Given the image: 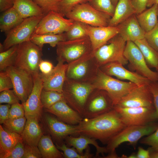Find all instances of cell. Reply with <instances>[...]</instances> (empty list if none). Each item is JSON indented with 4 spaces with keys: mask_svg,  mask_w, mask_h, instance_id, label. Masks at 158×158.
Here are the masks:
<instances>
[{
    "mask_svg": "<svg viewBox=\"0 0 158 158\" xmlns=\"http://www.w3.org/2000/svg\"><path fill=\"white\" fill-rule=\"evenodd\" d=\"M126 126L114 109L109 112L91 118H83L77 125L78 135H83L107 144L116 134Z\"/></svg>",
    "mask_w": 158,
    "mask_h": 158,
    "instance_id": "6da1fadb",
    "label": "cell"
},
{
    "mask_svg": "<svg viewBox=\"0 0 158 158\" xmlns=\"http://www.w3.org/2000/svg\"><path fill=\"white\" fill-rule=\"evenodd\" d=\"M68 64L66 78L81 82L91 83L99 68L93 51Z\"/></svg>",
    "mask_w": 158,
    "mask_h": 158,
    "instance_id": "7a4b0ae2",
    "label": "cell"
},
{
    "mask_svg": "<svg viewBox=\"0 0 158 158\" xmlns=\"http://www.w3.org/2000/svg\"><path fill=\"white\" fill-rule=\"evenodd\" d=\"M95 88L91 83L78 82L66 78L62 93L68 104L83 117L87 100Z\"/></svg>",
    "mask_w": 158,
    "mask_h": 158,
    "instance_id": "3957f363",
    "label": "cell"
},
{
    "mask_svg": "<svg viewBox=\"0 0 158 158\" xmlns=\"http://www.w3.org/2000/svg\"><path fill=\"white\" fill-rule=\"evenodd\" d=\"M91 83L95 88L106 91L111 99L114 106L137 86L131 82H124L114 78L104 73L99 68Z\"/></svg>",
    "mask_w": 158,
    "mask_h": 158,
    "instance_id": "277c9868",
    "label": "cell"
},
{
    "mask_svg": "<svg viewBox=\"0 0 158 158\" xmlns=\"http://www.w3.org/2000/svg\"><path fill=\"white\" fill-rule=\"evenodd\" d=\"M158 127V123L155 121L145 125L126 126L114 136L107 144L106 147L107 152H115L119 145L125 142L135 145L141 138L152 134Z\"/></svg>",
    "mask_w": 158,
    "mask_h": 158,
    "instance_id": "5b68a950",
    "label": "cell"
},
{
    "mask_svg": "<svg viewBox=\"0 0 158 158\" xmlns=\"http://www.w3.org/2000/svg\"><path fill=\"white\" fill-rule=\"evenodd\" d=\"M42 49L30 40L19 44L14 66L22 68L33 76L39 73Z\"/></svg>",
    "mask_w": 158,
    "mask_h": 158,
    "instance_id": "8992f818",
    "label": "cell"
},
{
    "mask_svg": "<svg viewBox=\"0 0 158 158\" xmlns=\"http://www.w3.org/2000/svg\"><path fill=\"white\" fill-rule=\"evenodd\" d=\"M126 42L118 34L94 51L95 56L99 67L107 63L114 62L123 66L128 61L123 53Z\"/></svg>",
    "mask_w": 158,
    "mask_h": 158,
    "instance_id": "52a82bcc",
    "label": "cell"
},
{
    "mask_svg": "<svg viewBox=\"0 0 158 158\" xmlns=\"http://www.w3.org/2000/svg\"><path fill=\"white\" fill-rule=\"evenodd\" d=\"M56 47L57 60L67 63L93 51L88 37L63 41L59 43Z\"/></svg>",
    "mask_w": 158,
    "mask_h": 158,
    "instance_id": "ba28073f",
    "label": "cell"
},
{
    "mask_svg": "<svg viewBox=\"0 0 158 158\" xmlns=\"http://www.w3.org/2000/svg\"><path fill=\"white\" fill-rule=\"evenodd\" d=\"M66 17L94 26H108L111 18L109 15L96 9L88 2L77 5Z\"/></svg>",
    "mask_w": 158,
    "mask_h": 158,
    "instance_id": "9c48e42d",
    "label": "cell"
},
{
    "mask_svg": "<svg viewBox=\"0 0 158 158\" xmlns=\"http://www.w3.org/2000/svg\"><path fill=\"white\" fill-rule=\"evenodd\" d=\"M114 105L105 91L95 88L85 103L83 117L91 118L108 113L114 109Z\"/></svg>",
    "mask_w": 158,
    "mask_h": 158,
    "instance_id": "30bf717a",
    "label": "cell"
},
{
    "mask_svg": "<svg viewBox=\"0 0 158 158\" xmlns=\"http://www.w3.org/2000/svg\"><path fill=\"white\" fill-rule=\"evenodd\" d=\"M114 109L126 126L145 125L157 120L154 106L132 108L114 106Z\"/></svg>",
    "mask_w": 158,
    "mask_h": 158,
    "instance_id": "8fae6325",
    "label": "cell"
},
{
    "mask_svg": "<svg viewBox=\"0 0 158 158\" xmlns=\"http://www.w3.org/2000/svg\"><path fill=\"white\" fill-rule=\"evenodd\" d=\"M44 16L25 18L19 24L8 32L3 44L4 50L14 45L30 40L36 26Z\"/></svg>",
    "mask_w": 158,
    "mask_h": 158,
    "instance_id": "7c38bea8",
    "label": "cell"
},
{
    "mask_svg": "<svg viewBox=\"0 0 158 158\" xmlns=\"http://www.w3.org/2000/svg\"><path fill=\"white\" fill-rule=\"evenodd\" d=\"M64 17L59 13L53 11L49 12L42 18L32 35L49 33L57 34L67 32L74 20Z\"/></svg>",
    "mask_w": 158,
    "mask_h": 158,
    "instance_id": "4fadbf2b",
    "label": "cell"
},
{
    "mask_svg": "<svg viewBox=\"0 0 158 158\" xmlns=\"http://www.w3.org/2000/svg\"><path fill=\"white\" fill-rule=\"evenodd\" d=\"M123 55L130 68L151 82L158 81L157 72L150 69L141 51L134 42H126Z\"/></svg>",
    "mask_w": 158,
    "mask_h": 158,
    "instance_id": "5bb4252c",
    "label": "cell"
},
{
    "mask_svg": "<svg viewBox=\"0 0 158 158\" xmlns=\"http://www.w3.org/2000/svg\"><path fill=\"white\" fill-rule=\"evenodd\" d=\"M5 71L11 79L13 90L15 93L21 103L25 102L33 89V76L26 71L15 66L7 68Z\"/></svg>",
    "mask_w": 158,
    "mask_h": 158,
    "instance_id": "9a60e30c",
    "label": "cell"
},
{
    "mask_svg": "<svg viewBox=\"0 0 158 158\" xmlns=\"http://www.w3.org/2000/svg\"><path fill=\"white\" fill-rule=\"evenodd\" d=\"M149 84L137 86L114 106L126 108L154 106Z\"/></svg>",
    "mask_w": 158,
    "mask_h": 158,
    "instance_id": "2e32d148",
    "label": "cell"
},
{
    "mask_svg": "<svg viewBox=\"0 0 158 158\" xmlns=\"http://www.w3.org/2000/svg\"><path fill=\"white\" fill-rule=\"evenodd\" d=\"M33 77L34 84L32 91L26 101L21 104L27 119L33 118L39 120L41 117L43 108L41 95L43 88V82L40 73Z\"/></svg>",
    "mask_w": 158,
    "mask_h": 158,
    "instance_id": "e0dca14e",
    "label": "cell"
},
{
    "mask_svg": "<svg viewBox=\"0 0 158 158\" xmlns=\"http://www.w3.org/2000/svg\"><path fill=\"white\" fill-rule=\"evenodd\" d=\"M123 66L119 62H114L103 65L99 68L109 75L115 76L119 79L128 80L137 86L148 84L151 82L138 73L127 69Z\"/></svg>",
    "mask_w": 158,
    "mask_h": 158,
    "instance_id": "ac0fdd59",
    "label": "cell"
},
{
    "mask_svg": "<svg viewBox=\"0 0 158 158\" xmlns=\"http://www.w3.org/2000/svg\"><path fill=\"white\" fill-rule=\"evenodd\" d=\"M57 61V64L49 73L44 75L40 73L44 89L62 93L68 64L60 60Z\"/></svg>",
    "mask_w": 158,
    "mask_h": 158,
    "instance_id": "d6986e66",
    "label": "cell"
},
{
    "mask_svg": "<svg viewBox=\"0 0 158 158\" xmlns=\"http://www.w3.org/2000/svg\"><path fill=\"white\" fill-rule=\"evenodd\" d=\"M85 25L87 36L90 41L94 51L118 34V29L116 26H94L85 24Z\"/></svg>",
    "mask_w": 158,
    "mask_h": 158,
    "instance_id": "ffe728a7",
    "label": "cell"
},
{
    "mask_svg": "<svg viewBox=\"0 0 158 158\" xmlns=\"http://www.w3.org/2000/svg\"><path fill=\"white\" fill-rule=\"evenodd\" d=\"M44 118L49 132L56 141H62L69 135H78L77 125L68 124L47 114L45 115Z\"/></svg>",
    "mask_w": 158,
    "mask_h": 158,
    "instance_id": "44dd1931",
    "label": "cell"
},
{
    "mask_svg": "<svg viewBox=\"0 0 158 158\" xmlns=\"http://www.w3.org/2000/svg\"><path fill=\"white\" fill-rule=\"evenodd\" d=\"M45 110L69 125H77L83 118L78 112L68 104L64 99L59 101Z\"/></svg>",
    "mask_w": 158,
    "mask_h": 158,
    "instance_id": "7402d4cb",
    "label": "cell"
},
{
    "mask_svg": "<svg viewBox=\"0 0 158 158\" xmlns=\"http://www.w3.org/2000/svg\"><path fill=\"white\" fill-rule=\"evenodd\" d=\"M118 34L126 42H134L145 38V32L140 25L136 14H134L116 26Z\"/></svg>",
    "mask_w": 158,
    "mask_h": 158,
    "instance_id": "603a6c76",
    "label": "cell"
},
{
    "mask_svg": "<svg viewBox=\"0 0 158 158\" xmlns=\"http://www.w3.org/2000/svg\"><path fill=\"white\" fill-rule=\"evenodd\" d=\"M79 135L78 137L72 135L67 136L65 139L66 145L68 147H74L80 154H84L83 150H85L90 144L93 145L96 149L95 157H99V154H101L103 157H104V153H108L106 147L99 146L96 139L84 135Z\"/></svg>",
    "mask_w": 158,
    "mask_h": 158,
    "instance_id": "cb8c5ba5",
    "label": "cell"
},
{
    "mask_svg": "<svg viewBox=\"0 0 158 158\" xmlns=\"http://www.w3.org/2000/svg\"><path fill=\"white\" fill-rule=\"evenodd\" d=\"M136 13L130 0H118L115 7L114 14L110 20L108 26L116 27Z\"/></svg>",
    "mask_w": 158,
    "mask_h": 158,
    "instance_id": "d4e9b609",
    "label": "cell"
},
{
    "mask_svg": "<svg viewBox=\"0 0 158 158\" xmlns=\"http://www.w3.org/2000/svg\"><path fill=\"white\" fill-rule=\"evenodd\" d=\"M38 121L35 119H27L24 129L21 135L25 144L37 146L43 135Z\"/></svg>",
    "mask_w": 158,
    "mask_h": 158,
    "instance_id": "484cf974",
    "label": "cell"
},
{
    "mask_svg": "<svg viewBox=\"0 0 158 158\" xmlns=\"http://www.w3.org/2000/svg\"><path fill=\"white\" fill-rule=\"evenodd\" d=\"M13 7L24 19L44 16L42 8L33 0H13Z\"/></svg>",
    "mask_w": 158,
    "mask_h": 158,
    "instance_id": "4316f807",
    "label": "cell"
},
{
    "mask_svg": "<svg viewBox=\"0 0 158 158\" xmlns=\"http://www.w3.org/2000/svg\"><path fill=\"white\" fill-rule=\"evenodd\" d=\"M158 4H156L136 15L138 22L145 32L151 30L158 23Z\"/></svg>",
    "mask_w": 158,
    "mask_h": 158,
    "instance_id": "83f0119b",
    "label": "cell"
},
{
    "mask_svg": "<svg viewBox=\"0 0 158 158\" xmlns=\"http://www.w3.org/2000/svg\"><path fill=\"white\" fill-rule=\"evenodd\" d=\"M23 142L21 135L0 125V153L11 150L17 144Z\"/></svg>",
    "mask_w": 158,
    "mask_h": 158,
    "instance_id": "f1b7e54d",
    "label": "cell"
},
{
    "mask_svg": "<svg viewBox=\"0 0 158 158\" xmlns=\"http://www.w3.org/2000/svg\"><path fill=\"white\" fill-rule=\"evenodd\" d=\"M24 19L13 7L4 12L0 17L1 31L7 33L21 23Z\"/></svg>",
    "mask_w": 158,
    "mask_h": 158,
    "instance_id": "f546056e",
    "label": "cell"
},
{
    "mask_svg": "<svg viewBox=\"0 0 158 158\" xmlns=\"http://www.w3.org/2000/svg\"><path fill=\"white\" fill-rule=\"evenodd\" d=\"M37 146L42 158H63V152H60L54 145L51 138L48 135H42Z\"/></svg>",
    "mask_w": 158,
    "mask_h": 158,
    "instance_id": "4dcf8cb0",
    "label": "cell"
},
{
    "mask_svg": "<svg viewBox=\"0 0 158 158\" xmlns=\"http://www.w3.org/2000/svg\"><path fill=\"white\" fill-rule=\"evenodd\" d=\"M134 42L141 51L149 67L156 68L158 66V52L148 43L145 38Z\"/></svg>",
    "mask_w": 158,
    "mask_h": 158,
    "instance_id": "1f68e13d",
    "label": "cell"
},
{
    "mask_svg": "<svg viewBox=\"0 0 158 158\" xmlns=\"http://www.w3.org/2000/svg\"><path fill=\"white\" fill-rule=\"evenodd\" d=\"M66 40L64 33L57 34L49 33L32 35L30 38L31 42L41 49L45 44H49L52 47H55L59 43Z\"/></svg>",
    "mask_w": 158,
    "mask_h": 158,
    "instance_id": "d6a6232c",
    "label": "cell"
},
{
    "mask_svg": "<svg viewBox=\"0 0 158 158\" xmlns=\"http://www.w3.org/2000/svg\"><path fill=\"white\" fill-rule=\"evenodd\" d=\"M18 44L14 45L0 53V71H4L8 67L14 66Z\"/></svg>",
    "mask_w": 158,
    "mask_h": 158,
    "instance_id": "836d02e7",
    "label": "cell"
},
{
    "mask_svg": "<svg viewBox=\"0 0 158 158\" xmlns=\"http://www.w3.org/2000/svg\"><path fill=\"white\" fill-rule=\"evenodd\" d=\"M41 99L42 107L45 109L64 98L62 93L43 89L41 93Z\"/></svg>",
    "mask_w": 158,
    "mask_h": 158,
    "instance_id": "e575fe53",
    "label": "cell"
},
{
    "mask_svg": "<svg viewBox=\"0 0 158 158\" xmlns=\"http://www.w3.org/2000/svg\"><path fill=\"white\" fill-rule=\"evenodd\" d=\"M66 40H73L88 37L85 24L74 21L68 30L64 32Z\"/></svg>",
    "mask_w": 158,
    "mask_h": 158,
    "instance_id": "d590c367",
    "label": "cell"
},
{
    "mask_svg": "<svg viewBox=\"0 0 158 158\" xmlns=\"http://www.w3.org/2000/svg\"><path fill=\"white\" fill-rule=\"evenodd\" d=\"M56 146L59 150L63 152V158H91L93 157V154L90 152L89 146L85 150L83 154H80L74 147L70 148L66 145L62 143L61 145L56 144Z\"/></svg>",
    "mask_w": 158,
    "mask_h": 158,
    "instance_id": "8d00e7d4",
    "label": "cell"
},
{
    "mask_svg": "<svg viewBox=\"0 0 158 158\" xmlns=\"http://www.w3.org/2000/svg\"><path fill=\"white\" fill-rule=\"evenodd\" d=\"M88 3L96 9L111 17L114 14L115 6L113 4L111 0H90Z\"/></svg>",
    "mask_w": 158,
    "mask_h": 158,
    "instance_id": "74e56055",
    "label": "cell"
},
{
    "mask_svg": "<svg viewBox=\"0 0 158 158\" xmlns=\"http://www.w3.org/2000/svg\"><path fill=\"white\" fill-rule=\"evenodd\" d=\"M27 119L24 117L8 119L4 123V127L9 130L21 135L24 129Z\"/></svg>",
    "mask_w": 158,
    "mask_h": 158,
    "instance_id": "f35d334b",
    "label": "cell"
},
{
    "mask_svg": "<svg viewBox=\"0 0 158 158\" xmlns=\"http://www.w3.org/2000/svg\"><path fill=\"white\" fill-rule=\"evenodd\" d=\"M42 9L45 15L53 11L59 13V5L62 0H33Z\"/></svg>",
    "mask_w": 158,
    "mask_h": 158,
    "instance_id": "ab89813d",
    "label": "cell"
},
{
    "mask_svg": "<svg viewBox=\"0 0 158 158\" xmlns=\"http://www.w3.org/2000/svg\"><path fill=\"white\" fill-rule=\"evenodd\" d=\"M90 0H62L59 5V13L63 16L70 11L77 5L87 3Z\"/></svg>",
    "mask_w": 158,
    "mask_h": 158,
    "instance_id": "60d3db41",
    "label": "cell"
},
{
    "mask_svg": "<svg viewBox=\"0 0 158 158\" xmlns=\"http://www.w3.org/2000/svg\"><path fill=\"white\" fill-rule=\"evenodd\" d=\"M24 153V145L20 142L7 152L0 153V158H23Z\"/></svg>",
    "mask_w": 158,
    "mask_h": 158,
    "instance_id": "b9f144b4",
    "label": "cell"
},
{
    "mask_svg": "<svg viewBox=\"0 0 158 158\" xmlns=\"http://www.w3.org/2000/svg\"><path fill=\"white\" fill-rule=\"evenodd\" d=\"M20 101L13 90L8 89L0 92V103H6L12 105Z\"/></svg>",
    "mask_w": 158,
    "mask_h": 158,
    "instance_id": "7bdbcfd3",
    "label": "cell"
},
{
    "mask_svg": "<svg viewBox=\"0 0 158 158\" xmlns=\"http://www.w3.org/2000/svg\"><path fill=\"white\" fill-rule=\"evenodd\" d=\"M145 38L158 52V23L151 30L145 33Z\"/></svg>",
    "mask_w": 158,
    "mask_h": 158,
    "instance_id": "ee69618b",
    "label": "cell"
},
{
    "mask_svg": "<svg viewBox=\"0 0 158 158\" xmlns=\"http://www.w3.org/2000/svg\"><path fill=\"white\" fill-rule=\"evenodd\" d=\"M140 142L150 146V148L153 150L158 151V127L153 133L142 138Z\"/></svg>",
    "mask_w": 158,
    "mask_h": 158,
    "instance_id": "f6af8a7d",
    "label": "cell"
},
{
    "mask_svg": "<svg viewBox=\"0 0 158 158\" xmlns=\"http://www.w3.org/2000/svg\"><path fill=\"white\" fill-rule=\"evenodd\" d=\"M25 116V110L22 104L17 103L11 106L8 119L21 118Z\"/></svg>",
    "mask_w": 158,
    "mask_h": 158,
    "instance_id": "bcb514c9",
    "label": "cell"
},
{
    "mask_svg": "<svg viewBox=\"0 0 158 158\" xmlns=\"http://www.w3.org/2000/svg\"><path fill=\"white\" fill-rule=\"evenodd\" d=\"M11 79L6 71L0 72V92L13 89Z\"/></svg>",
    "mask_w": 158,
    "mask_h": 158,
    "instance_id": "7dc6e473",
    "label": "cell"
},
{
    "mask_svg": "<svg viewBox=\"0 0 158 158\" xmlns=\"http://www.w3.org/2000/svg\"><path fill=\"white\" fill-rule=\"evenodd\" d=\"M42 156L37 146L25 144L24 153L23 158H41Z\"/></svg>",
    "mask_w": 158,
    "mask_h": 158,
    "instance_id": "c3c4849f",
    "label": "cell"
},
{
    "mask_svg": "<svg viewBox=\"0 0 158 158\" xmlns=\"http://www.w3.org/2000/svg\"><path fill=\"white\" fill-rule=\"evenodd\" d=\"M149 87L153 97L154 106L156 116L158 119V84L156 82H151Z\"/></svg>",
    "mask_w": 158,
    "mask_h": 158,
    "instance_id": "681fc988",
    "label": "cell"
},
{
    "mask_svg": "<svg viewBox=\"0 0 158 158\" xmlns=\"http://www.w3.org/2000/svg\"><path fill=\"white\" fill-rule=\"evenodd\" d=\"M54 67L51 62L42 59L41 60L39 65V68L40 73L44 75L49 73L52 71Z\"/></svg>",
    "mask_w": 158,
    "mask_h": 158,
    "instance_id": "f907efd6",
    "label": "cell"
},
{
    "mask_svg": "<svg viewBox=\"0 0 158 158\" xmlns=\"http://www.w3.org/2000/svg\"><path fill=\"white\" fill-rule=\"evenodd\" d=\"M149 0H130L135 10L136 15L139 14L146 10Z\"/></svg>",
    "mask_w": 158,
    "mask_h": 158,
    "instance_id": "816d5d0a",
    "label": "cell"
},
{
    "mask_svg": "<svg viewBox=\"0 0 158 158\" xmlns=\"http://www.w3.org/2000/svg\"><path fill=\"white\" fill-rule=\"evenodd\" d=\"M11 105L9 104L0 105V123L3 124L8 119L9 112Z\"/></svg>",
    "mask_w": 158,
    "mask_h": 158,
    "instance_id": "f5cc1de1",
    "label": "cell"
},
{
    "mask_svg": "<svg viewBox=\"0 0 158 158\" xmlns=\"http://www.w3.org/2000/svg\"><path fill=\"white\" fill-rule=\"evenodd\" d=\"M13 0H0V11L4 12L13 7Z\"/></svg>",
    "mask_w": 158,
    "mask_h": 158,
    "instance_id": "db71d44e",
    "label": "cell"
},
{
    "mask_svg": "<svg viewBox=\"0 0 158 158\" xmlns=\"http://www.w3.org/2000/svg\"><path fill=\"white\" fill-rule=\"evenodd\" d=\"M137 156V158H150V151L149 149L145 150L142 147H139Z\"/></svg>",
    "mask_w": 158,
    "mask_h": 158,
    "instance_id": "11a10c76",
    "label": "cell"
},
{
    "mask_svg": "<svg viewBox=\"0 0 158 158\" xmlns=\"http://www.w3.org/2000/svg\"><path fill=\"white\" fill-rule=\"evenodd\" d=\"M149 150L150 152V158H158V151L153 150L150 148Z\"/></svg>",
    "mask_w": 158,
    "mask_h": 158,
    "instance_id": "9f6ffc18",
    "label": "cell"
},
{
    "mask_svg": "<svg viewBox=\"0 0 158 158\" xmlns=\"http://www.w3.org/2000/svg\"><path fill=\"white\" fill-rule=\"evenodd\" d=\"M118 156L115 152L109 153V154L106 156H105L104 158H118Z\"/></svg>",
    "mask_w": 158,
    "mask_h": 158,
    "instance_id": "6f0895ef",
    "label": "cell"
},
{
    "mask_svg": "<svg viewBox=\"0 0 158 158\" xmlns=\"http://www.w3.org/2000/svg\"><path fill=\"white\" fill-rule=\"evenodd\" d=\"M156 4H158V0H149L147 4V7H150Z\"/></svg>",
    "mask_w": 158,
    "mask_h": 158,
    "instance_id": "680465c9",
    "label": "cell"
},
{
    "mask_svg": "<svg viewBox=\"0 0 158 158\" xmlns=\"http://www.w3.org/2000/svg\"><path fill=\"white\" fill-rule=\"evenodd\" d=\"M128 158H137V154L133 153L129 156Z\"/></svg>",
    "mask_w": 158,
    "mask_h": 158,
    "instance_id": "91938a15",
    "label": "cell"
},
{
    "mask_svg": "<svg viewBox=\"0 0 158 158\" xmlns=\"http://www.w3.org/2000/svg\"><path fill=\"white\" fill-rule=\"evenodd\" d=\"M4 49L3 44H0V51L1 52L4 51Z\"/></svg>",
    "mask_w": 158,
    "mask_h": 158,
    "instance_id": "94428289",
    "label": "cell"
},
{
    "mask_svg": "<svg viewBox=\"0 0 158 158\" xmlns=\"http://www.w3.org/2000/svg\"><path fill=\"white\" fill-rule=\"evenodd\" d=\"M113 4L116 7L118 0H111Z\"/></svg>",
    "mask_w": 158,
    "mask_h": 158,
    "instance_id": "6125c7cd",
    "label": "cell"
},
{
    "mask_svg": "<svg viewBox=\"0 0 158 158\" xmlns=\"http://www.w3.org/2000/svg\"><path fill=\"white\" fill-rule=\"evenodd\" d=\"M156 69L157 70V73L158 75V66L157 67V68Z\"/></svg>",
    "mask_w": 158,
    "mask_h": 158,
    "instance_id": "be15d7a7",
    "label": "cell"
},
{
    "mask_svg": "<svg viewBox=\"0 0 158 158\" xmlns=\"http://www.w3.org/2000/svg\"></svg>",
    "mask_w": 158,
    "mask_h": 158,
    "instance_id": "e7e4bbea",
    "label": "cell"
}]
</instances>
